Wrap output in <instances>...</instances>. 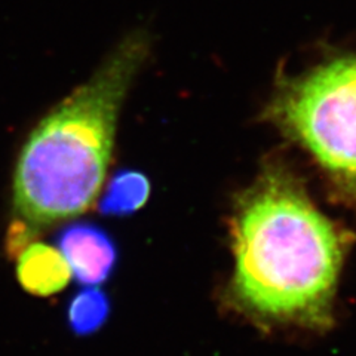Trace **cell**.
I'll return each mask as SVG.
<instances>
[{"label":"cell","mask_w":356,"mask_h":356,"mask_svg":"<svg viewBox=\"0 0 356 356\" xmlns=\"http://www.w3.org/2000/svg\"><path fill=\"white\" fill-rule=\"evenodd\" d=\"M57 242L81 285H102L113 273L118 250L103 229L89 222H77L63 229Z\"/></svg>","instance_id":"cell-4"},{"label":"cell","mask_w":356,"mask_h":356,"mask_svg":"<svg viewBox=\"0 0 356 356\" xmlns=\"http://www.w3.org/2000/svg\"><path fill=\"white\" fill-rule=\"evenodd\" d=\"M38 236V227L30 225L26 220L15 218L9 225L5 238V252L9 260L18 259V255L24 251L30 243L35 242Z\"/></svg>","instance_id":"cell-8"},{"label":"cell","mask_w":356,"mask_h":356,"mask_svg":"<svg viewBox=\"0 0 356 356\" xmlns=\"http://www.w3.org/2000/svg\"><path fill=\"white\" fill-rule=\"evenodd\" d=\"M150 47L146 30L127 33L91 77L30 131L14 171L19 218L49 226L94 207L113 156L122 106Z\"/></svg>","instance_id":"cell-2"},{"label":"cell","mask_w":356,"mask_h":356,"mask_svg":"<svg viewBox=\"0 0 356 356\" xmlns=\"http://www.w3.org/2000/svg\"><path fill=\"white\" fill-rule=\"evenodd\" d=\"M266 116L314 158L336 197L356 208V55L286 77Z\"/></svg>","instance_id":"cell-3"},{"label":"cell","mask_w":356,"mask_h":356,"mask_svg":"<svg viewBox=\"0 0 356 356\" xmlns=\"http://www.w3.org/2000/svg\"><path fill=\"white\" fill-rule=\"evenodd\" d=\"M235 267L222 294L259 327L327 331L353 236L310 199L282 162L266 163L230 218Z\"/></svg>","instance_id":"cell-1"},{"label":"cell","mask_w":356,"mask_h":356,"mask_svg":"<svg viewBox=\"0 0 356 356\" xmlns=\"http://www.w3.org/2000/svg\"><path fill=\"white\" fill-rule=\"evenodd\" d=\"M150 196L149 178L132 170L116 172L99 199V211L104 216H131L144 207Z\"/></svg>","instance_id":"cell-6"},{"label":"cell","mask_w":356,"mask_h":356,"mask_svg":"<svg viewBox=\"0 0 356 356\" xmlns=\"http://www.w3.org/2000/svg\"><path fill=\"white\" fill-rule=\"evenodd\" d=\"M110 314L106 293L95 286L81 289L67 307V321L76 336H89L102 328Z\"/></svg>","instance_id":"cell-7"},{"label":"cell","mask_w":356,"mask_h":356,"mask_svg":"<svg viewBox=\"0 0 356 356\" xmlns=\"http://www.w3.org/2000/svg\"><path fill=\"white\" fill-rule=\"evenodd\" d=\"M17 277L31 296L49 297L69 285L72 269L60 250L33 242L18 255Z\"/></svg>","instance_id":"cell-5"}]
</instances>
